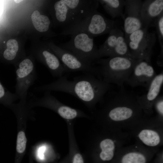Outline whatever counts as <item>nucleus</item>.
<instances>
[{"label": "nucleus", "mask_w": 163, "mask_h": 163, "mask_svg": "<svg viewBox=\"0 0 163 163\" xmlns=\"http://www.w3.org/2000/svg\"><path fill=\"white\" fill-rule=\"evenodd\" d=\"M105 11L112 18L123 16V11L125 4L124 0H99Z\"/></svg>", "instance_id": "nucleus-18"}, {"label": "nucleus", "mask_w": 163, "mask_h": 163, "mask_svg": "<svg viewBox=\"0 0 163 163\" xmlns=\"http://www.w3.org/2000/svg\"><path fill=\"white\" fill-rule=\"evenodd\" d=\"M31 18L34 27L38 31L43 32L49 30L50 21L47 16L41 14L39 11L36 10L32 14Z\"/></svg>", "instance_id": "nucleus-21"}, {"label": "nucleus", "mask_w": 163, "mask_h": 163, "mask_svg": "<svg viewBox=\"0 0 163 163\" xmlns=\"http://www.w3.org/2000/svg\"><path fill=\"white\" fill-rule=\"evenodd\" d=\"M70 36V40L62 44L61 48L92 65L100 58L93 37L84 32H76Z\"/></svg>", "instance_id": "nucleus-6"}, {"label": "nucleus", "mask_w": 163, "mask_h": 163, "mask_svg": "<svg viewBox=\"0 0 163 163\" xmlns=\"http://www.w3.org/2000/svg\"><path fill=\"white\" fill-rule=\"evenodd\" d=\"M108 83L94 75H85L69 80L62 76L50 83L36 87L38 91H59L73 96L87 104L93 105L102 100L111 88Z\"/></svg>", "instance_id": "nucleus-1"}, {"label": "nucleus", "mask_w": 163, "mask_h": 163, "mask_svg": "<svg viewBox=\"0 0 163 163\" xmlns=\"http://www.w3.org/2000/svg\"><path fill=\"white\" fill-rule=\"evenodd\" d=\"M119 56L135 58L131 54L124 33L119 29L116 46L110 56Z\"/></svg>", "instance_id": "nucleus-20"}, {"label": "nucleus", "mask_w": 163, "mask_h": 163, "mask_svg": "<svg viewBox=\"0 0 163 163\" xmlns=\"http://www.w3.org/2000/svg\"><path fill=\"white\" fill-rule=\"evenodd\" d=\"M155 157L154 160L152 161V163H163V152H158L155 155Z\"/></svg>", "instance_id": "nucleus-26"}, {"label": "nucleus", "mask_w": 163, "mask_h": 163, "mask_svg": "<svg viewBox=\"0 0 163 163\" xmlns=\"http://www.w3.org/2000/svg\"><path fill=\"white\" fill-rule=\"evenodd\" d=\"M102 100L105 103L102 116L112 123L113 128L127 130L144 116L136 95L124 88L108 91Z\"/></svg>", "instance_id": "nucleus-2"}, {"label": "nucleus", "mask_w": 163, "mask_h": 163, "mask_svg": "<svg viewBox=\"0 0 163 163\" xmlns=\"http://www.w3.org/2000/svg\"><path fill=\"white\" fill-rule=\"evenodd\" d=\"M140 59L113 56L100 58L94 63L98 64L99 77L105 82L115 84L120 88L129 78L137 62Z\"/></svg>", "instance_id": "nucleus-3"}, {"label": "nucleus", "mask_w": 163, "mask_h": 163, "mask_svg": "<svg viewBox=\"0 0 163 163\" xmlns=\"http://www.w3.org/2000/svg\"><path fill=\"white\" fill-rule=\"evenodd\" d=\"M153 25L155 27L161 47L160 52L158 58L162 59L163 58V12L155 19Z\"/></svg>", "instance_id": "nucleus-24"}, {"label": "nucleus", "mask_w": 163, "mask_h": 163, "mask_svg": "<svg viewBox=\"0 0 163 163\" xmlns=\"http://www.w3.org/2000/svg\"><path fill=\"white\" fill-rule=\"evenodd\" d=\"M163 121L156 116L144 115L127 130L136 142L150 149L158 151L163 144Z\"/></svg>", "instance_id": "nucleus-4"}, {"label": "nucleus", "mask_w": 163, "mask_h": 163, "mask_svg": "<svg viewBox=\"0 0 163 163\" xmlns=\"http://www.w3.org/2000/svg\"><path fill=\"white\" fill-rule=\"evenodd\" d=\"M117 27L116 21L106 18L96 10L76 25L63 30L61 34L71 35L84 32L94 37L109 34L112 29Z\"/></svg>", "instance_id": "nucleus-5"}, {"label": "nucleus", "mask_w": 163, "mask_h": 163, "mask_svg": "<svg viewBox=\"0 0 163 163\" xmlns=\"http://www.w3.org/2000/svg\"><path fill=\"white\" fill-rule=\"evenodd\" d=\"M142 1L140 0H125L124 30L125 38L134 32L143 27L140 16Z\"/></svg>", "instance_id": "nucleus-12"}, {"label": "nucleus", "mask_w": 163, "mask_h": 163, "mask_svg": "<svg viewBox=\"0 0 163 163\" xmlns=\"http://www.w3.org/2000/svg\"><path fill=\"white\" fill-rule=\"evenodd\" d=\"M154 108L157 114L156 115L159 119L163 120V96L159 95L155 100L153 104Z\"/></svg>", "instance_id": "nucleus-25"}, {"label": "nucleus", "mask_w": 163, "mask_h": 163, "mask_svg": "<svg viewBox=\"0 0 163 163\" xmlns=\"http://www.w3.org/2000/svg\"><path fill=\"white\" fill-rule=\"evenodd\" d=\"M17 122V132L14 163H21L25 155L27 139L26 135L27 123L33 115L25 111H18L14 113Z\"/></svg>", "instance_id": "nucleus-13"}, {"label": "nucleus", "mask_w": 163, "mask_h": 163, "mask_svg": "<svg viewBox=\"0 0 163 163\" xmlns=\"http://www.w3.org/2000/svg\"><path fill=\"white\" fill-rule=\"evenodd\" d=\"M163 12V0H145L142 1L140 16L143 27L153 25L155 19Z\"/></svg>", "instance_id": "nucleus-16"}, {"label": "nucleus", "mask_w": 163, "mask_h": 163, "mask_svg": "<svg viewBox=\"0 0 163 163\" xmlns=\"http://www.w3.org/2000/svg\"><path fill=\"white\" fill-rule=\"evenodd\" d=\"M163 83V72L157 75L152 81L147 90V93L142 95H136L144 115L152 116L154 113L153 104L159 95Z\"/></svg>", "instance_id": "nucleus-14"}, {"label": "nucleus", "mask_w": 163, "mask_h": 163, "mask_svg": "<svg viewBox=\"0 0 163 163\" xmlns=\"http://www.w3.org/2000/svg\"><path fill=\"white\" fill-rule=\"evenodd\" d=\"M6 46L7 48L3 53V57L7 60H13L16 58L18 51V43L16 40L10 39L7 42Z\"/></svg>", "instance_id": "nucleus-23"}, {"label": "nucleus", "mask_w": 163, "mask_h": 163, "mask_svg": "<svg viewBox=\"0 0 163 163\" xmlns=\"http://www.w3.org/2000/svg\"><path fill=\"white\" fill-rule=\"evenodd\" d=\"M157 75L151 60L140 59L135 66L125 83L132 88L142 86L147 90L152 81Z\"/></svg>", "instance_id": "nucleus-11"}, {"label": "nucleus", "mask_w": 163, "mask_h": 163, "mask_svg": "<svg viewBox=\"0 0 163 163\" xmlns=\"http://www.w3.org/2000/svg\"><path fill=\"white\" fill-rule=\"evenodd\" d=\"M119 29L118 28L112 29L106 40L98 49L100 58L104 56H110L116 44Z\"/></svg>", "instance_id": "nucleus-19"}, {"label": "nucleus", "mask_w": 163, "mask_h": 163, "mask_svg": "<svg viewBox=\"0 0 163 163\" xmlns=\"http://www.w3.org/2000/svg\"><path fill=\"white\" fill-rule=\"evenodd\" d=\"M54 50L67 72H82L98 77L97 66L83 60L72 53L61 48L56 47Z\"/></svg>", "instance_id": "nucleus-10"}, {"label": "nucleus", "mask_w": 163, "mask_h": 163, "mask_svg": "<svg viewBox=\"0 0 163 163\" xmlns=\"http://www.w3.org/2000/svg\"><path fill=\"white\" fill-rule=\"evenodd\" d=\"M34 160L32 157V155L30 152L29 156L28 163H34Z\"/></svg>", "instance_id": "nucleus-28"}, {"label": "nucleus", "mask_w": 163, "mask_h": 163, "mask_svg": "<svg viewBox=\"0 0 163 163\" xmlns=\"http://www.w3.org/2000/svg\"><path fill=\"white\" fill-rule=\"evenodd\" d=\"M72 17V24L64 30L76 25L91 13L97 10L98 0H64Z\"/></svg>", "instance_id": "nucleus-15"}, {"label": "nucleus", "mask_w": 163, "mask_h": 163, "mask_svg": "<svg viewBox=\"0 0 163 163\" xmlns=\"http://www.w3.org/2000/svg\"><path fill=\"white\" fill-rule=\"evenodd\" d=\"M151 161H152V160L150 161V162L149 163H152Z\"/></svg>", "instance_id": "nucleus-30"}, {"label": "nucleus", "mask_w": 163, "mask_h": 163, "mask_svg": "<svg viewBox=\"0 0 163 163\" xmlns=\"http://www.w3.org/2000/svg\"><path fill=\"white\" fill-rule=\"evenodd\" d=\"M158 152L135 142L120 149L111 163H149Z\"/></svg>", "instance_id": "nucleus-9"}, {"label": "nucleus", "mask_w": 163, "mask_h": 163, "mask_svg": "<svg viewBox=\"0 0 163 163\" xmlns=\"http://www.w3.org/2000/svg\"><path fill=\"white\" fill-rule=\"evenodd\" d=\"M16 72V83L15 94L19 100L18 104L21 106L28 104L27 92L37 78V74L31 60L25 58L19 64Z\"/></svg>", "instance_id": "nucleus-8"}, {"label": "nucleus", "mask_w": 163, "mask_h": 163, "mask_svg": "<svg viewBox=\"0 0 163 163\" xmlns=\"http://www.w3.org/2000/svg\"><path fill=\"white\" fill-rule=\"evenodd\" d=\"M143 27L125 38L132 56L139 59L151 60L156 41L155 32H149Z\"/></svg>", "instance_id": "nucleus-7"}, {"label": "nucleus", "mask_w": 163, "mask_h": 163, "mask_svg": "<svg viewBox=\"0 0 163 163\" xmlns=\"http://www.w3.org/2000/svg\"><path fill=\"white\" fill-rule=\"evenodd\" d=\"M14 2L16 3H18L21 2L22 0H14Z\"/></svg>", "instance_id": "nucleus-29"}, {"label": "nucleus", "mask_w": 163, "mask_h": 163, "mask_svg": "<svg viewBox=\"0 0 163 163\" xmlns=\"http://www.w3.org/2000/svg\"><path fill=\"white\" fill-rule=\"evenodd\" d=\"M72 163H84V159L81 155L78 153L75 154L73 157Z\"/></svg>", "instance_id": "nucleus-27"}, {"label": "nucleus", "mask_w": 163, "mask_h": 163, "mask_svg": "<svg viewBox=\"0 0 163 163\" xmlns=\"http://www.w3.org/2000/svg\"><path fill=\"white\" fill-rule=\"evenodd\" d=\"M53 8L55 17L57 23L63 27V30L67 28L72 23V17L65 0H59L55 2Z\"/></svg>", "instance_id": "nucleus-17"}, {"label": "nucleus", "mask_w": 163, "mask_h": 163, "mask_svg": "<svg viewBox=\"0 0 163 163\" xmlns=\"http://www.w3.org/2000/svg\"><path fill=\"white\" fill-rule=\"evenodd\" d=\"M18 99L16 95L6 89L0 81V103L10 108Z\"/></svg>", "instance_id": "nucleus-22"}]
</instances>
